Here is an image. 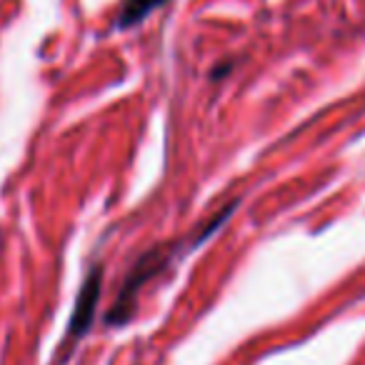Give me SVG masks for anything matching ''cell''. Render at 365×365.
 Wrapping results in <instances>:
<instances>
[{
  "instance_id": "obj_2",
  "label": "cell",
  "mask_w": 365,
  "mask_h": 365,
  "mask_svg": "<svg viewBox=\"0 0 365 365\" xmlns=\"http://www.w3.org/2000/svg\"><path fill=\"white\" fill-rule=\"evenodd\" d=\"M101 283H103V270L101 265L88 273L86 283H83L81 293H78V300H76V310L71 315V323H68V335H66V345L63 348H71L76 345L83 335L91 330L93 325V318H96V308H98V298H101Z\"/></svg>"
},
{
  "instance_id": "obj_3",
  "label": "cell",
  "mask_w": 365,
  "mask_h": 365,
  "mask_svg": "<svg viewBox=\"0 0 365 365\" xmlns=\"http://www.w3.org/2000/svg\"><path fill=\"white\" fill-rule=\"evenodd\" d=\"M168 0H123L120 11H118V28H133L138 23H143L153 11L165 6Z\"/></svg>"
},
{
  "instance_id": "obj_1",
  "label": "cell",
  "mask_w": 365,
  "mask_h": 365,
  "mask_svg": "<svg viewBox=\"0 0 365 365\" xmlns=\"http://www.w3.org/2000/svg\"><path fill=\"white\" fill-rule=\"evenodd\" d=\"M235 208H238V200H233V203L225 205L223 210H218L215 215H210L208 223L200 225V228L190 235V240H180V243H163V245H155L153 250H148V253H143L140 258H138V263L130 268V273H128L125 283H123L120 293H118L115 305H113L110 315H108V323H113V325L128 323V320H130V315H133V308H135L138 293H140L143 285H145L148 280L155 278V275H160L163 270H165L173 260L180 258L182 253H188V250L203 245L205 240L215 233V230L223 228V225L228 223L230 215L235 213Z\"/></svg>"
}]
</instances>
